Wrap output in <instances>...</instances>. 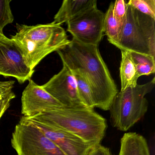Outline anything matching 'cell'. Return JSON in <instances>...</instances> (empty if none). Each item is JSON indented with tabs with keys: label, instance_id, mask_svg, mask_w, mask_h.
I'll return each mask as SVG.
<instances>
[{
	"label": "cell",
	"instance_id": "7402d4cb",
	"mask_svg": "<svg viewBox=\"0 0 155 155\" xmlns=\"http://www.w3.org/2000/svg\"><path fill=\"white\" fill-rule=\"evenodd\" d=\"M88 155H112L109 149L99 144L94 147Z\"/></svg>",
	"mask_w": 155,
	"mask_h": 155
},
{
	"label": "cell",
	"instance_id": "ba28073f",
	"mask_svg": "<svg viewBox=\"0 0 155 155\" xmlns=\"http://www.w3.org/2000/svg\"><path fill=\"white\" fill-rule=\"evenodd\" d=\"M34 71L15 41L7 37L0 41V75L14 78L22 84L31 79Z\"/></svg>",
	"mask_w": 155,
	"mask_h": 155
},
{
	"label": "cell",
	"instance_id": "ac0fdd59",
	"mask_svg": "<svg viewBox=\"0 0 155 155\" xmlns=\"http://www.w3.org/2000/svg\"><path fill=\"white\" fill-rule=\"evenodd\" d=\"M127 4L155 19V0H130Z\"/></svg>",
	"mask_w": 155,
	"mask_h": 155
},
{
	"label": "cell",
	"instance_id": "3957f363",
	"mask_svg": "<svg viewBox=\"0 0 155 155\" xmlns=\"http://www.w3.org/2000/svg\"><path fill=\"white\" fill-rule=\"evenodd\" d=\"M16 28L17 33L11 39L18 46L26 63L33 70L47 56L70 41L61 25L53 21L33 26L17 23Z\"/></svg>",
	"mask_w": 155,
	"mask_h": 155
},
{
	"label": "cell",
	"instance_id": "d6986e66",
	"mask_svg": "<svg viewBox=\"0 0 155 155\" xmlns=\"http://www.w3.org/2000/svg\"><path fill=\"white\" fill-rule=\"evenodd\" d=\"M11 0H0V31H3V29L8 24L12 23L14 17L12 11Z\"/></svg>",
	"mask_w": 155,
	"mask_h": 155
},
{
	"label": "cell",
	"instance_id": "5bb4252c",
	"mask_svg": "<svg viewBox=\"0 0 155 155\" xmlns=\"http://www.w3.org/2000/svg\"><path fill=\"white\" fill-rule=\"evenodd\" d=\"M121 54L120 77L121 83L120 91H123L129 87H136L138 84L139 78L129 51H121Z\"/></svg>",
	"mask_w": 155,
	"mask_h": 155
},
{
	"label": "cell",
	"instance_id": "ffe728a7",
	"mask_svg": "<svg viewBox=\"0 0 155 155\" xmlns=\"http://www.w3.org/2000/svg\"><path fill=\"white\" fill-rule=\"evenodd\" d=\"M127 3L124 0H117L113 2V12L118 22L122 26L126 18Z\"/></svg>",
	"mask_w": 155,
	"mask_h": 155
},
{
	"label": "cell",
	"instance_id": "2e32d148",
	"mask_svg": "<svg viewBox=\"0 0 155 155\" xmlns=\"http://www.w3.org/2000/svg\"><path fill=\"white\" fill-rule=\"evenodd\" d=\"M129 52L136 67L139 78L141 76H148L155 73V58L146 54Z\"/></svg>",
	"mask_w": 155,
	"mask_h": 155
},
{
	"label": "cell",
	"instance_id": "30bf717a",
	"mask_svg": "<svg viewBox=\"0 0 155 155\" xmlns=\"http://www.w3.org/2000/svg\"><path fill=\"white\" fill-rule=\"evenodd\" d=\"M63 106L42 86L38 85L31 79L22 92L21 112L26 117Z\"/></svg>",
	"mask_w": 155,
	"mask_h": 155
},
{
	"label": "cell",
	"instance_id": "e0dca14e",
	"mask_svg": "<svg viewBox=\"0 0 155 155\" xmlns=\"http://www.w3.org/2000/svg\"><path fill=\"white\" fill-rule=\"evenodd\" d=\"M76 81L79 96L84 106L91 109L95 108L91 89L84 76L78 71H71Z\"/></svg>",
	"mask_w": 155,
	"mask_h": 155
},
{
	"label": "cell",
	"instance_id": "52a82bcc",
	"mask_svg": "<svg viewBox=\"0 0 155 155\" xmlns=\"http://www.w3.org/2000/svg\"><path fill=\"white\" fill-rule=\"evenodd\" d=\"M105 13L94 6L67 22L72 39L85 45L98 46L103 36Z\"/></svg>",
	"mask_w": 155,
	"mask_h": 155
},
{
	"label": "cell",
	"instance_id": "cb8c5ba5",
	"mask_svg": "<svg viewBox=\"0 0 155 155\" xmlns=\"http://www.w3.org/2000/svg\"><path fill=\"white\" fill-rule=\"evenodd\" d=\"M6 38H7V37L4 35L3 31H0V41Z\"/></svg>",
	"mask_w": 155,
	"mask_h": 155
},
{
	"label": "cell",
	"instance_id": "277c9868",
	"mask_svg": "<svg viewBox=\"0 0 155 155\" xmlns=\"http://www.w3.org/2000/svg\"><path fill=\"white\" fill-rule=\"evenodd\" d=\"M116 47L155 58V19L127 3V14Z\"/></svg>",
	"mask_w": 155,
	"mask_h": 155
},
{
	"label": "cell",
	"instance_id": "44dd1931",
	"mask_svg": "<svg viewBox=\"0 0 155 155\" xmlns=\"http://www.w3.org/2000/svg\"><path fill=\"white\" fill-rule=\"evenodd\" d=\"M15 81H0V102L14 94L12 91Z\"/></svg>",
	"mask_w": 155,
	"mask_h": 155
},
{
	"label": "cell",
	"instance_id": "603a6c76",
	"mask_svg": "<svg viewBox=\"0 0 155 155\" xmlns=\"http://www.w3.org/2000/svg\"><path fill=\"white\" fill-rule=\"evenodd\" d=\"M16 97L15 94L0 102V119L10 106L11 101Z\"/></svg>",
	"mask_w": 155,
	"mask_h": 155
},
{
	"label": "cell",
	"instance_id": "4fadbf2b",
	"mask_svg": "<svg viewBox=\"0 0 155 155\" xmlns=\"http://www.w3.org/2000/svg\"><path fill=\"white\" fill-rule=\"evenodd\" d=\"M118 155H150L146 139L136 132L123 135Z\"/></svg>",
	"mask_w": 155,
	"mask_h": 155
},
{
	"label": "cell",
	"instance_id": "8992f818",
	"mask_svg": "<svg viewBox=\"0 0 155 155\" xmlns=\"http://www.w3.org/2000/svg\"><path fill=\"white\" fill-rule=\"evenodd\" d=\"M11 143L18 155H66L38 127L23 116L15 127Z\"/></svg>",
	"mask_w": 155,
	"mask_h": 155
},
{
	"label": "cell",
	"instance_id": "9a60e30c",
	"mask_svg": "<svg viewBox=\"0 0 155 155\" xmlns=\"http://www.w3.org/2000/svg\"><path fill=\"white\" fill-rule=\"evenodd\" d=\"M120 28L121 26L114 16L113 2H111L104 15L103 32L110 43L115 47L117 44Z\"/></svg>",
	"mask_w": 155,
	"mask_h": 155
},
{
	"label": "cell",
	"instance_id": "6da1fadb",
	"mask_svg": "<svg viewBox=\"0 0 155 155\" xmlns=\"http://www.w3.org/2000/svg\"><path fill=\"white\" fill-rule=\"evenodd\" d=\"M57 52L63 65L84 76L91 89L94 107L109 110L118 91L98 46L85 45L72 39Z\"/></svg>",
	"mask_w": 155,
	"mask_h": 155
},
{
	"label": "cell",
	"instance_id": "8fae6325",
	"mask_svg": "<svg viewBox=\"0 0 155 155\" xmlns=\"http://www.w3.org/2000/svg\"><path fill=\"white\" fill-rule=\"evenodd\" d=\"M25 118L38 127L66 155H88L96 147L71 133Z\"/></svg>",
	"mask_w": 155,
	"mask_h": 155
},
{
	"label": "cell",
	"instance_id": "7a4b0ae2",
	"mask_svg": "<svg viewBox=\"0 0 155 155\" xmlns=\"http://www.w3.org/2000/svg\"><path fill=\"white\" fill-rule=\"evenodd\" d=\"M26 118L71 133L94 146L100 144L107 127L103 117L85 106H63Z\"/></svg>",
	"mask_w": 155,
	"mask_h": 155
},
{
	"label": "cell",
	"instance_id": "5b68a950",
	"mask_svg": "<svg viewBox=\"0 0 155 155\" xmlns=\"http://www.w3.org/2000/svg\"><path fill=\"white\" fill-rule=\"evenodd\" d=\"M155 85L153 78L145 84H137L118 92L109 110L113 127L127 131L145 116L148 107L145 96L152 91Z\"/></svg>",
	"mask_w": 155,
	"mask_h": 155
},
{
	"label": "cell",
	"instance_id": "7c38bea8",
	"mask_svg": "<svg viewBox=\"0 0 155 155\" xmlns=\"http://www.w3.org/2000/svg\"><path fill=\"white\" fill-rule=\"evenodd\" d=\"M96 0H64L53 22L61 25L87 10L97 6Z\"/></svg>",
	"mask_w": 155,
	"mask_h": 155
},
{
	"label": "cell",
	"instance_id": "9c48e42d",
	"mask_svg": "<svg viewBox=\"0 0 155 155\" xmlns=\"http://www.w3.org/2000/svg\"><path fill=\"white\" fill-rule=\"evenodd\" d=\"M42 86L64 106L73 107L85 106L79 96L73 73L64 65L58 74Z\"/></svg>",
	"mask_w": 155,
	"mask_h": 155
}]
</instances>
